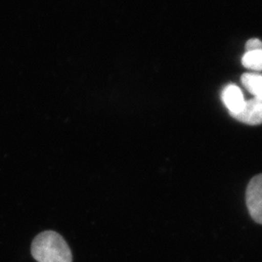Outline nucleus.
I'll return each instance as SVG.
<instances>
[{"label":"nucleus","mask_w":262,"mask_h":262,"mask_svg":"<svg viewBox=\"0 0 262 262\" xmlns=\"http://www.w3.org/2000/svg\"><path fill=\"white\" fill-rule=\"evenodd\" d=\"M243 65L250 70H262L261 51H247L242 58Z\"/></svg>","instance_id":"nucleus-6"},{"label":"nucleus","mask_w":262,"mask_h":262,"mask_svg":"<svg viewBox=\"0 0 262 262\" xmlns=\"http://www.w3.org/2000/svg\"><path fill=\"white\" fill-rule=\"evenodd\" d=\"M31 252L38 262H72L70 248L57 232L46 231L34 238Z\"/></svg>","instance_id":"nucleus-1"},{"label":"nucleus","mask_w":262,"mask_h":262,"mask_svg":"<svg viewBox=\"0 0 262 262\" xmlns=\"http://www.w3.org/2000/svg\"><path fill=\"white\" fill-rule=\"evenodd\" d=\"M245 48L247 51H261L262 42L258 38H251L246 43Z\"/></svg>","instance_id":"nucleus-7"},{"label":"nucleus","mask_w":262,"mask_h":262,"mask_svg":"<svg viewBox=\"0 0 262 262\" xmlns=\"http://www.w3.org/2000/svg\"><path fill=\"white\" fill-rule=\"evenodd\" d=\"M232 117L237 121L250 125L262 124V99L253 97L245 101L242 111Z\"/></svg>","instance_id":"nucleus-3"},{"label":"nucleus","mask_w":262,"mask_h":262,"mask_svg":"<svg viewBox=\"0 0 262 262\" xmlns=\"http://www.w3.org/2000/svg\"><path fill=\"white\" fill-rule=\"evenodd\" d=\"M222 98L231 116L242 111L246 101L242 91L235 84H229L223 90Z\"/></svg>","instance_id":"nucleus-4"},{"label":"nucleus","mask_w":262,"mask_h":262,"mask_svg":"<svg viewBox=\"0 0 262 262\" xmlns=\"http://www.w3.org/2000/svg\"><path fill=\"white\" fill-rule=\"evenodd\" d=\"M242 83L254 97L262 99V75L258 73H245L241 78Z\"/></svg>","instance_id":"nucleus-5"},{"label":"nucleus","mask_w":262,"mask_h":262,"mask_svg":"<svg viewBox=\"0 0 262 262\" xmlns=\"http://www.w3.org/2000/svg\"><path fill=\"white\" fill-rule=\"evenodd\" d=\"M246 204L253 220L262 224V174L254 177L248 185Z\"/></svg>","instance_id":"nucleus-2"}]
</instances>
